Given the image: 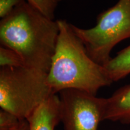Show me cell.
Instances as JSON below:
<instances>
[{
  "label": "cell",
  "mask_w": 130,
  "mask_h": 130,
  "mask_svg": "<svg viewBox=\"0 0 130 130\" xmlns=\"http://www.w3.org/2000/svg\"><path fill=\"white\" fill-rule=\"evenodd\" d=\"M32 7L38 10L49 18L54 19L58 5L63 0H26Z\"/></svg>",
  "instance_id": "10"
},
{
  "label": "cell",
  "mask_w": 130,
  "mask_h": 130,
  "mask_svg": "<svg viewBox=\"0 0 130 130\" xmlns=\"http://www.w3.org/2000/svg\"><path fill=\"white\" fill-rule=\"evenodd\" d=\"M26 0H0V18H4Z\"/></svg>",
  "instance_id": "12"
},
{
  "label": "cell",
  "mask_w": 130,
  "mask_h": 130,
  "mask_svg": "<svg viewBox=\"0 0 130 130\" xmlns=\"http://www.w3.org/2000/svg\"><path fill=\"white\" fill-rule=\"evenodd\" d=\"M58 35L57 20L49 18L27 1L0 21L1 46L16 51L26 67L47 74Z\"/></svg>",
  "instance_id": "1"
},
{
  "label": "cell",
  "mask_w": 130,
  "mask_h": 130,
  "mask_svg": "<svg viewBox=\"0 0 130 130\" xmlns=\"http://www.w3.org/2000/svg\"><path fill=\"white\" fill-rule=\"evenodd\" d=\"M112 82L118 81L130 74V45L121 50L104 66Z\"/></svg>",
  "instance_id": "8"
},
{
  "label": "cell",
  "mask_w": 130,
  "mask_h": 130,
  "mask_svg": "<svg viewBox=\"0 0 130 130\" xmlns=\"http://www.w3.org/2000/svg\"><path fill=\"white\" fill-rule=\"evenodd\" d=\"M103 120L130 124V84L118 89L106 98Z\"/></svg>",
  "instance_id": "7"
},
{
  "label": "cell",
  "mask_w": 130,
  "mask_h": 130,
  "mask_svg": "<svg viewBox=\"0 0 130 130\" xmlns=\"http://www.w3.org/2000/svg\"><path fill=\"white\" fill-rule=\"evenodd\" d=\"M58 93L64 130H98L104 121L106 98L75 89H66Z\"/></svg>",
  "instance_id": "5"
},
{
  "label": "cell",
  "mask_w": 130,
  "mask_h": 130,
  "mask_svg": "<svg viewBox=\"0 0 130 130\" xmlns=\"http://www.w3.org/2000/svg\"><path fill=\"white\" fill-rule=\"evenodd\" d=\"M14 130H30V126L28 121L27 120H22L18 126Z\"/></svg>",
  "instance_id": "13"
},
{
  "label": "cell",
  "mask_w": 130,
  "mask_h": 130,
  "mask_svg": "<svg viewBox=\"0 0 130 130\" xmlns=\"http://www.w3.org/2000/svg\"><path fill=\"white\" fill-rule=\"evenodd\" d=\"M89 56L104 66L111 59V50L122 40L130 37V0H119L97 17L95 27L81 28L72 25Z\"/></svg>",
  "instance_id": "4"
},
{
  "label": "cell",
  "mask_w": 130,
  "mask_h": 130,
  "mask_svg": "<svg viewBox=\"0 0 130 130\" xmlns=\"http://www.w3.org/2000/svg\"><path fill=\"white\" fill-rule=\"evenodd\" d=\"M48 74L28 67L0 68V107L27 120L54 93Z\"/></svg>",
  "instance_id": "3"
},
{
  "label": "cell",
  "mask_w": 130,
  "mask_h": 130,
  "mask_svg": "<svg viewBox=\"0 0 130 130\" xmlns=\"http://www.w3.org/2000/svg\"><path fill=\"white\" fill-rule=\"evenodd\" d=\"M30 130H54L60 121L59 96L53 94L27 120Z\"/></svg>",
  "instance_id": "6"
},
{
  "label": "cell",
  "mask_w": 130,
  "mask_h": 130,
  "mask_svg": "<svg viewBox=\"0 0 130 130\" xmlns=\"http://www.w3.org/2000/svg\"><path fill=\"white\" fill-rule=\"evenodd\" d=\"M25 66L21 57L9 48L1 46L0 47V67L18 68Z\"/></svg>",
  "instance_id": "9"
},
{
  "label": "cell",
  "mask_w": 130,
  "mask_h": 130,
  "mask_svg": "<svg viewBox=\"0 0 130 130\" xmlns=\"http://www.w3.org/2000/svg\"><path fill=\"white\" fill-rule=\"evenodd\" d=\"M21 121L9 112L3 109L0 110V130L15 129Z\"/></svg>",
  "instance_id": "11"
},
{
  "label": "cell",
  "mask_w": 130,
  "mask_h": 130,
  "mask_svg": "<svg viewBox=\"0 0 130 130\" xmlns=\"http://www.w3.org/2000/svg\"><path fill=\"white\" fill-rule=\"evenodd\" d=\"M59 26L56 50L48 73V83L54 93L66 89L96 95L101 88L111 84L104 66L89 56L84 43L65 20Z\"/></svg>",
  "instance_id": "2"
}]
</instances>
